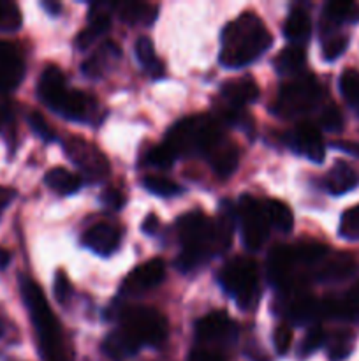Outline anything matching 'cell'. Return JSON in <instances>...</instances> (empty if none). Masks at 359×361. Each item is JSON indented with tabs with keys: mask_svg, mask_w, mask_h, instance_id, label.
Returning a JSON list of instances; mask_svg holds the SVG:
<instances>
[{
	"mask_svg": "<svg viewBox=\"0 0 359 361\" xmlns=\"http://www.w3.org/2000/svg\"><path fill=\"white\" fill-rule=\"evenodd\" d=\"M111 7L113 6H109L108 2H97L90 7V11H88V27L83 32H80L76 37L77 48H90L99 37H102L109 30V27H111V14H109V9Z\"/></svg>",
	"mask_w": 359,
	"mask_h": 361,
	"instance_id": "cell-12",
	"label": "cell"
},
{
	"mask_svg": "<svg viewBox=\"0 0 359 361\" xmlns=\"http://www.w3.org/2000/svg\"><path fill=\"white\" fill-rule=\"evenodd\" d=\"M236 224V212L229 201L220 207L217 221H211L201 212H189L178 221V236L182 242V254L176 267L182 271H190L206 263L210 257L225 252L231 245Z\"/></svg>",
	"mask_w": 359,
	"mask_h": 361,
	"instance_id": "cell-1",
	"label": "cell"
},
{
	"mask_svg": "<svg viewBox=\"0 0 359 361\" xmlns=\"http://www.w3.org/2000/svg\"><path fill=\"white\" fill-rule=\"evenodd\" d=\"M359 185V173L347 162L336 161L326 176V187L334 196L347 194Z\"/></svg>",
	"mask_w": 359,
	"mask_h": 361,
	"instance_id": "cell-20",
	"label": "cell"
},
{
	"mask_svg": "<svg viewBox=\"0 0 359 361\" xmlns=\"http://www.w3.org/2000/svg\"><path fill=\"white\" fill-rule=\"evenodd\" d=\"M320 316L359 323V303L352 300H324L320 302Z\"/></svg>",
	"mask_w": 359,
	"mask_h": 361,
	"instance_id": "cell-27",
	"label": "cell"
},
{
	"mask_svg": "<svg viewBox=\"0 0 359 361\" xmlns=\"http://www.w3.org/2000/svg\"><path fill=\"white\" fill-rule=\"evenodd\" d=\"M222 97L231 104V108L239 109L259 97V87L253 78H236V80H229L222 85Z\"/></svg>",
	"mask_w": 359,
	"mask_h": 361,
	"instance_id": "cell-17",
	"label": "cell"
},
{
	"mask_svg": "<svg viewBox=\"0 0 359 361\" xmlns=\"http://www.w3.org/2000/svg\"><path fill=\"white\" fill-rule=\"evenodd\" d=\"M65 78H63L62 71L55 66H49L42 71L41 80L37 85V94L41 101L48 106L49 109L56 111L60 101L65 95Z\"/></svg>",
	"mask_w": 359,
	"mask_h": 361,
	"instance_id": "cell-15",
	"label": "cell"
},
{
	"mask_svg": "<svg viewBox=\"0 0 359 361\" xmlns=\"http://www.w3.org/2000/svg\"><path fill=\"white\" fill-rule=\"evenodd\" d=\"M236 335V326L227 314L211 312L201 317L196 324V337L199 342H224Z\"/></svg>",
	"mask_w": 359,
	"mask_h": 361,
	"instance_id": "cell-13",
	"label": "cell"
},
{
	"mask_svg": "<svg viewBox=\"0 0 359 361\" xmlns=\"http://www.w3.org/2000/svg\"><path fill=\"white\" fill-rule=\"evenodd\" d=\"M347 298L352 300V302H358L359 303V284L354 286V288H352L351 291L347 293Z\"/></svg>",
	"mask_w": 359,
	"mask_h": 361,
	"instance_id": "cell-54",
	"label": "cell"
},
{
	"mask_svg": "<svg viewBox=\"0 0 359 361\" xmlns=\"http://www.w3.org/2000/svg\"><path fill=\"white\" fill-rule=\"evenodd\" d=\"M42 7H44L49 14H56L60 11L58 2H42Z\"/></svg>",
	"mask_w": 359,
	"mask_h": 361,
	"instance_id": "cell-53",
	"label": "cell"
},
{
	"mask_svg": "<svg viewBox=\"0 0 359 361\" xmlns=\"http://www.w3.org/2000/svg\"><path fill=\"white\" fill-rule=\"evenodd\" d=\"M120 20L129 25H150L157 18V6L146 2H123L116 6Z\"/></svg>",
	"mask_w": 359,
	"mask_h": 361,
	"instance_id": "cell-25",
	"label": "cell"
},
{
	"mask_svg": "<svg viewBox=\"0 0 359 361\" xmlns=\"http://www.w3.org/2000/svg\"><path fill=\"white\" fill-rule=\"evenodd\" d=\"M320 87L313 76H299L289 81L278 92L277 102H275V113L285 118L305 115L312 111L320 101Z\"/></svg>",
	"mask_w": 359,
	"mask_h": 361,
	"instance_id": "cell-7",
	"label": "cell"
},
{
	"mask_svg": "<svg viewBox=\"0 0 359 361\" xmlns=\"http://www.w3.org/2000/svg\"><path fill=\"white\" fill-rule=\"evenodd\" d=\"M143 187L148 190V192L160 197H171V196H176L178 192H182V187L176 185L172 180L165 178V176H158V175L144 176Z\"/></svg>",
	"mask_w": 359,
	"mask_h": 361,
	"instance_id": "cell-34",
	"label": "cell"
},
{
	"mask_svg": "<svg viewBox=\"0 0 359 361\" xmlns=\"http://www.w3.org/2000/svg\"><path fill=\"white\" fill-rule=\"evenodd\" d=\"M90 97L84 92L67 90L62 101H60L58 108H56V113L62 115L63 118L81 122V120H87V116L90 115Z\"/></svg>",
	"mask_w": 359,
	"mask_h": 361,
	"instance_id": "cell-23",
	"label": "cell"
},
{
	"mask_svg": "<svg viewBox=\"0 0 359 361\" xmlns=\"http://www.w3.org/2000/svg\"><path fill=\"white\" fill-rule=\"evenodd\" d=\"M9 261H11V254L7 252L6 249H2V247H0V268H6L7 264H9Z\"/></svg>",
	"mask_w": 359,
	"mask_h": 361,
	"instance_id": "cell-52",
	"label": "cell"
},
{
	"mask_svg": "<svg viewBox=\"0 0 359 361\" xmlns=\"http://www.w3.org/2000/svg\"><path fill=\"white\" fill-rule=\"evenodd\" d=\"M101 201L108 210H120L123 207V203H125L123 194L118 189H113V187H109V189H106L101 194Z\"/></svg>",
	"mask_w": 359,
	"mask_h": 361,
	"instance_id": "cell-47",
	"label": "cell"
},
{
	"mask_svg": "<svg viewBox=\"0 0 359 361\" xmlns=\"http://www.w3.org/2000/svg\"><path fill=\"white\" fill-rule=\"evenodd\" d=\"M143 345L129 334L125 331L123 328H116L115 331L106 337V341L102 342V351L104 355H108L109 358H115V360H123V358H129V356L136 355Z\"/></svg>",
	"mask_w": 359,
	"mask_h": 361,
	"instance_id": "cell-19",
	"label": "cell"
},
{
	"mask_svg": "<svg viewBox=\"0 0 359 361\" xmlns=\"http://www.w3.org/2000/svg\"><path fill=\"white\" fill-rule=\"evenodd\" d=\"M20 288L25 305H27L28 314L32 317V323L37 330L42 356L46 361H63L58 324H56V317L49 310L44 293L32 279L27 277L20 279Z\"/></svg>",
	"mask_w": 359,
	"mask_h": 361,
	"instance_id": "cell-4",
	"label": "cell"
},
{
	"mask_svg": "<svg viewBox=\"0 0 359 361\" xmlns=\"http://www.w3.org/2000/svg\"><path fill=\"white\" fill-rule=\"evenodd\" d=\"M294 145L296 150L301 152L303 155L313 162H322L324 161V143L320 130L317 129L313 123L303 122L299 123L298 129L294 134Z\"/></svg>",
	"mask_w": 359,
	"mask_h": 361,
	"instance_id": "cell-18",
	"label": "cell"
},
{
	"mask_svg": "<svg viewBox=\"0 0 359 361\" xmlns=\"http://www.w3.org/2000/svg\"><path fill=\"white\" fill-rule=\"evenodd\" d=\"M320 126L329 133H340L344 127V115H341L340 108L334 104L326 106L320 113Z\"/></svg>",
	"mask_w": 359,
	"mask_h": 361,
	"instance_id": "cell-40",
	"label": "cell"
},
{
	"mask_svg": "<svg viewBox=\"0 0 359 361\" xmlns=\"http://www.w3.org/2000/svg\"><path fill=\"white\" fill-rule=\"evenodd\" d=\"M53 293H55L56 302L65 305L70 300V295H73V286H70L69 277H67L65 271L58 270L55 274V279H53Z\"/></svg>",
	"mask_w": 359,
	"mask_h": 361,
	"instance_id": "cell-43",
	"label": "cell"
},
{
	"mask_svg": "<svg viewBox=\"0 0 359 361\" xmlns=\"http://www.w3.org/2000/svg\"><path fill=\"white\" fill-rule=\"evenodd\" d=\"M305 49L303 46L289 44L282 49L275 59V69L280 74H296L305 66Z\"/></svg>",
	"mask_w": 359,
	"mask_h": 361,
	"instance_id": "cell-29",
	"label": "cell"
},
{
	"mask_svg": "<svg viewBox=\"0 0 359 361\" xmlns=\"http://www.w3.org/2000/svg\"><path fill=\"white\" fill-rule=\"evenodd\" d=\"M20 7L9 0H0V30L14 32L21 27Z\"/></svg>",
	"mask_w": 359,
	"mask_h": 361,
	"instance_id": "cell-38",
	"label": "cell"
},
{
	"mask_svg": "<svg viewBox=\"0 0 359 361\" xmlns=\"http://www.w3.org/2000/svg\"><path fill=\"white\" fill-rule=\"evenodd\" d=\"M44 182L49 189L55 190L60 196H70V194L77 192L81 187L80 176H77L76 173L63 168L49 169L44 176Z\"/></svg>",
	"mask_w": 359,
	"mask_h": 361,
	"instance_id": "cell-26",
	"label": "cell"
},
{
	"mask_svg": "<svg viewBox=\"0 0 359 361\" xmlns=\"http://www.w3.org/2000/svg\"><path fill=\"white\" fill-rule=\"evenodd\" d=\"M176 155L169 150L165 145H158V147H153L146 155V162L148 164L155 166V168L160 169H169L175 162Z\"/></svg>",
	"mask_w": 359,
	"mask_h": 361,
	"instance_id": "cell-41",
	"label": "cell"
},
{
	"mask_svg": "<svg viewBox=\"0 0 359 361\" xmlns=\"http://www.w3.org/2000/svg\"><path fill=\"white\" fill-rule=\"evenodd\" d=\"M136 56L139 60L141 66L144 67L146 71H150L153 76H160L162 74V63L158 62L157 55H155V48L153 42H151L150 37L143 35L136 41Z\"/></svg>",
	"mask_w": 359,
	"mask_h": 361,
	"instance_id": "cell-31",
	"label": "cell"
},
{
	"mask_svg": "<svg viewBox=\"0 0 359 361\" xmlns=\"http://www.w3.org/2000/svg\"><path fill=\"white\" fill-rule=\"evenodd\" d=\"M65 154L81 169L84 178L90 182H102L109 176V162L95 145L83 137L73 136L65 143Z\"/></svg>",
	"mask_w": 359,
	"mask_h": 361,
	"instance_id": "cell-9",
	"label": "cell"
},
{
	"mask_svg": "<svg viewBox=\"0 0 359 361\" xmlns=\"http://www.w3.org/2000/svg\"><path fill=\"white\" fill-rule=\"evenodd\" d=\"M28 123H30L32 130H34V133L37 134L41 140H44V141L55 140V133H53L51 127L48 126V122H46V118L41 115V113L32 111L30 115H28Z\"/></svg>",
	"mask_w": 359,
	"mask_h": 361,
	"instance_id": "cell-45",
	"label": "cell"
},
{
	"mask_svg": "<svg viewBox=\"0 0 359 361\" xmlns=\"http://www.w3.org/2000/svg\"><path fill=\"white\" fill-rule=\"evenodd\" d=\"M273 37L256 13H243L222 30L220 63L231 69L245 67L259 59Z\"/></svg>",
	"mask_w": 359,
	"mask_h": 361,
	"instance_id": "cell-2",
	"label": "cell"
},
{
	"mask_svg": "<svg viewBox=\"0 0 359 361\" xmlns=\"http://www.w3.org/2000/svg\"><path fill=\"white\" fill-rule=\"evenodd\" d=\"M264 210H266L267 221H270L271 228L278 229L280 233L292 231L294 217H292V212L287 204L277 200H267L266 203H264Z\"/></svg>",
	"mask_w": 359,
	"mask_h": 361,
	"instance_id": "cell-30",
	"label": "cell"
},
{
	"mask_svg": "<svg viewBox=\"0 0 359 361\" xmlns=\"http://www.w3.org/2000/svg\"><path fill=\"white\" fill-rule=\"evenodd\" d=\"M165 277V264L162 259H150L146 263L139 264L137 268H134L125 279H123L122 284V293L123 295H141V293H146L150 289L157 288Z\"/></svg>",
	"mask_w": 359,
	"mask_h": 361,
	"instance_id": "cell-10",
	"label": "cell"
},
{
	"mask_svg": "<svg viewBox=\"0 0 359 361\" xmlns=\"http://www.w3.org/2000/svg\"><path fill=\"white\" fill-rule=\"evenodd\" d=\"M120 240H122V233L118 228L101 222L84 231L83 245L99 256H109L120 247Z\"/></svg>",
	"mask_w": 359,
	"mask_h": 361,
	"instance_id": "cell-14",
	"label": "cell"
},
{
	"mask_svg": "<svg viewBox=\"0 0 359 361\" xmlns=\"http://www.w3.org/2000/svg\"><path fill=\"white\" fill-rule=\"evenodd\" d=\"M120 56V49L116 48L115 42H106L101 49H99L95 55H92L90 59H87L81 66L83 73L87 74L88 78H99L102 73H104L106 66L109 63V60H116Z\"/></svg>",
	"mask_w": 359,
	"mask_h": 361,
	"instance_id": "cell-28",
	"label": "cell"
},
{
	"mask_svg": "<svg viewBox=\"0 0 359 361\" xmlns=\"http://www.w3.org/2000/svg\"><path fill=\"white\" fill-rule=\"evenodd\" d=\"M189 361H225V360L213 351H206V349H196V351L190 353Z\"/></svg>",
	"mask_w": 359,
	"mask_h": 361,
	"instance_id": "cell-48",
	"label": "cell"
},
{
	"mask_svg": "<svg viewBox=\"0 0 359 361\" xmlns=\"http://www.w3.org/2000/svg\"><path fill=\"white\" fill-rule=\"evenodd\" d=\"M340 236L348 242H359V204L341 215Z\"/></svg>",
	"mask_w": 359,
	"mask_h": 361,
	"instance_id": "cell-39",
	"label": "cell"
},
{
	"mask_svg": "<svg viewBox=\"0 0 359 361\" xmlns=\"http://www.w3.org/2000/svg\"><path fill=\"white\" fill-rule=\"evenodd\" d=\"M292 263H294V254L292 247L277 245L270 250L266 263V277L275 288H284L289 282Z\"/></svg>",
	"mask_w": 359,
	"mask_h": 361,
	"instance_id": "cell-16",
	"label": "cell"
},
{
	"mask_svg": "<svg viewBox=\"0 0 359 361\" xmlns=\"http://www.w3.org/2000/svg\"><path fill=\"white\" fill-rule=\"evenodd\" d=\"M354 11L355 4L347 2V0H333V2L326 4L324 14L329 23H344V21L354 18Z\"/></svg>",
	"mask_w": 359,
	"mask_h": 361,
	"instance_id": "cell-37",
	"label": "cell"
},
{
	"mask_svg": "<svg viewBox=\"0 0 359 361\" xmlns=\"http://www.w3.org/2000/svg\"><path fill=\"white\" fill-rule=\"evenodd\" d=\"M16 192L13 189H7V187H0V214L6 210L7 204L14 200Z\"/></svg>",
	"mask_w": 359,
	"mask_h": 361,
	"instance_id": "cell-51",
	"label": "cell"
},
{
	"mask_svg": "<svg viewBox=\"0 0 359 361\" xmlns=\"http://www.w3.org/2000/svg\"><path fill=\"white\" fill-rule=\"evenodd\" d=\"M327 252H329L327 245L319 242H303L292 249L294 261H301V263L306 264L319 263L320 259H324L327 256Z\"/></svg>",
	"mask_w": 359,
	"mask_h": 361,
	"instance_id": "cell-33",
	"label": "cell"
},
{
	"mask_svg": "<svg viewBox=\"0 0 359 361\" xmlns=\"http://www.w3.org/2000/svg\"><path fill=\"white\" fill-rule=\"evenodd\" d=\"M222 141L220 126L206 115L183 118L171 127L165 136V147L178 157L196 154L208 155Z\"/></svg>",
	"mask_w": 359,
	"mask_h": 361,
	"instance_id": "cell-3",
	"label": "cell"
},
{
	"mask_svg": "<svg viewBox=\"0 0 359 361\" xmlns=\"http://www.w3.org/2000/svg\"><path fill=\"white\" fill-rule=\"evenodd\" d=\"M25 76V66L20 53L9 42L0 41V94L14 90Z\"/></svg>",
	"mask_w": 359,
	"mask_h": 361,
	"instance_id": "cell-11",
	"label": "cell"
},
{
	"mask_svg": "<svg viewBox=\"0 0 359 361\" xmlns=\"http://www.w3.org/2000/svg\"><path fill=\"white\" fill-rule=\"evenodd\" d=\"M355 270L354 257L348 254L340 252L336 256L329 257L326 263L322 264L319 271H317V281L319 282H340L344 279L351 277Z\"/></svg>",
	"mask_w": 359,
	"mask_h": 361,
	"instance_id": "cell-22",
	"label": "cell"
},
{
	"mask_svg": "<svg viewBox=\"0 0 359 361\" xmlns=\"http://www.w3.org/2000/svg\"><path fill=\"white\" fill-rule=\"evenodd\" d=\"M2 334H4V323L2 319H0V337H2Z\"/></svg>",
	"mask_w": 359,
	"mask_h": 361,
	"instance_id": "cell-55",
	"label": "cell"
},
{
	"mask_svg": "<svg viewBox=\"0 0 359 361\" xmlns=\"http://www.w3.org/2000/svg\"><path fill=\"white\" fill-rule=\"evenodd\" d=\"M284 34L292 44L303 46L312 34V21L306 11L292 9L284 23Z\"/></svg>",
	"mask_w": 359,
	"mask_h": 361,
	"instance_id": "cell-24",
	"label": "cell"
},
{
	"mask_svg": "<svg viewBox=\"0 0 359 361\" xmlns=\"http://www.w3.org/2000/svg\"><path fill=\"white\" fill-rule=\"evenodd\" d=\"M210 157V164L213 168V171L217 173L218 176L225 178V176H231L232 173L236 171L239 162L238 148L232 143H229L227 140H222L213 150L208 154Z\"/></svg>",
	"mask_w": 359,
	"mask_h": 361,
	"instance_id": "cell-21",
	"label": "cell"
},
{
	"mask_svg": "<svg viewBox=\"0 0 359 361\" xmlns=\"http://www.w3.org/2000/svg\"><path fill=\"white\" fill-rule=\"evenodd\" d=\"M120 328L129 331L141 345L157 348L168 337V321L157 309L144 305L123 307L120 310Z\"/></svg>",
	"mask_w": 359,
	"mask_h": 361,
	"instance_id": "cell-6",
	"label": "cell"
},
{
	"mask_svg": "<svg viewBox=\"0 0 359 361\" xmlns=\"http://www.w3.org/2000/svg\"><path fill=\"white\" fill-rule=\"evenodd\" d=\"M317 317H322L320 316V302L310 298V296H303L291 307V319L296 324L312 323Z\"/></svg>",
	"mask_w": 359,
	"mask_h": 361,
	"instance_id": "cell-32",
	"label": "cell"
},
{
	"mask_svg": "<svg viewBox=\"0 0 359 361\" xmlns=\"http://www.w3.org/2000/svg\"><path fill=\"white\" fill-rule=\"evenodd\" d=\"M324 342H326V334H324V330L319 324H315V326L310 328L308 334L305 335V341H303L301 344V355H312V353L317 351L320 345H324Z\"/></svg>",
	"mask_w": 359,
	"mask_h": 361,
	"instance_id": "cell-44",
	"label": "cell"
},
{
	"mask_svg": "<svg viewBox=\"0 0 359 361\" xmlns=\"http://www.w3.org/2000/svg\"><path fill=\"white\" fill-rule=\"evenodd\" d=\"M333 147L338 148V150L347 152V154L359 157V143H355V141H341V143H333Z\"/></svg>",
	"mask_w": 359,
	"mask_h": 361,
	"instance_id": "cell-50",
	"label": "cell"
},
{
	"mask_svg": "<svg viewBox=\"0 0 359 361\" xmlns=\"http://www.w3.org/2000/svg\"><path fill=\"white\" fill-rule=\"evenodd\" d=\"M340 92L352 108L359 109V71L345 69L340 76Z\"/></svg>",
	"mask_w": 359,
	"mask_h": 361,
	"instance_id": "cell-35",
	"label": "cell"
},
{
	"mask_svg": "<svg viewBox=\"0 0 359 361\" xmlns=\"http://www.w3.org/2000/svg\"><path fill=\"white\" fill-rule=\"evenodd\" d=\"M236 217L239 219V224H241V236L246 249L252 252L263 249L271 228L266 210H264V203L245 194L239 197Z\"/></svg>",
	"mask_w": 359,
	"mask_h": 361,
	"instance_id": "cell-8",
	"label": "cell"
},
{
	"mask_svg": "<svg viewBox=\"0 0 359 361\" xmlns=\"http://www.w3.org/2000/svg\"><path fill=\"white\" fill-rule=\"evenodd\" d=\"M354 349V341H352L351 334H336L334 337L329 338L327 344V356L331 361H341L348 358Z\"/></svg>",
	"mask_w": 359,
	"mask_h": 361,
	"instance_id": "cell-36",
	"label": "cell"
},
{
	"mask_svg": "<svg viewBox=\"0 0 359 361\" xmlns=\"http://www.w3.org/2000/svg\"><path fill=\"white\" fill-rule=\"evenodd\" d=\"M347 46H348L347 35H333V37L324 41L322 56L327 60V62H333V60H336L338 56L344 55Z\"/></svg>",
	"mask_w": 359,
	"mask_h": 361,
	"instance_id": "cell-42",
	"label": "cell"
},
{
	"mask_svg": "<svg viewBox=\"0 0 359 361\" xmlns=\"http://www.w3.org/2000/svg\"><path fill=\"white\" fill-rule=\"evenodd\" d=\"M158 228H160V222H158V217L155 214H150L144 219L143 231L146 233V235H155V233L158 231Z\"/></svg>",
	"mask_w": 359,
	"mask_h": 361,
	"instance_id": "cell-49",
	"label": "cell"
},
{
	"mask_svg": "<svg viewBox=\"0 0 359 361\" xmlns=\"http://www.w3.org/2000/svg\"><path fill=\"white\" fill-rule=\"evenodd\" d=\"M220 284L234 298L239 309H252L259 298V270L250 257H234L224 267Z\"/></svg>",
	"mask_w": 359,
	"mask_h": 361,
	"instance_id": "cell-5",
	"label": "cell"
},
{
	"mask_svg": "<svg viewBox=\"0 0 359 361\" xmlns=\"http://www.w3.org/2000/svg\"><path fill=\"white\" fill-rule=\"evenodd\" d=\"M273 345L278 355H287L292 345V330L287 324H282L273 334Z\"/></svg>",
	"mask_w": 359,
	"mask_h": 361,
	"instance_id": "cell-46",
	"label": "cell"
}]
</instances>
